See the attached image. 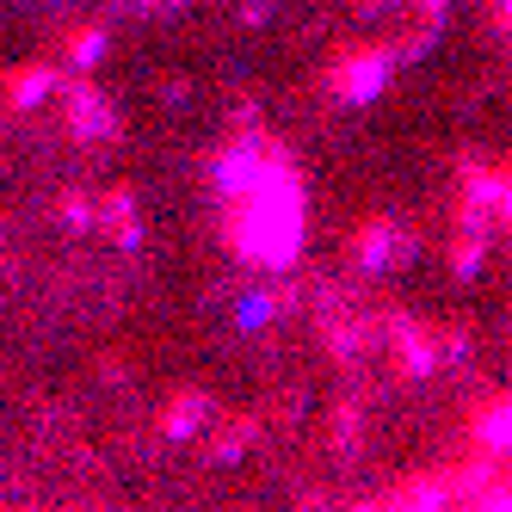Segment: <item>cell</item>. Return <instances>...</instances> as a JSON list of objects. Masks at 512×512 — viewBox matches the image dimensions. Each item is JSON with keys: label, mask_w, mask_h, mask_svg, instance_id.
Returning <instances> with one entry per match:
<instances>
[{"label": "cell", "mask_w": 512, "mask_h": 512, "mask_svg": "<svg viewBox=\"0 0 512 512\" xmlns=\"http://www.w3.org/2000/svg\"><path fill=\"white\" fill-rule=\"evenodd\" d=\"M247 204V229L235 223V247L247 253L253 266H290L303 241V210H297V179L284 167H260L241 186Z\"/></svg>", "instance_id": "1"}, {"label": "cell", "mask_w": 512, "mask_h": 512, "mask_svg": "<svg viewBox=\"0 0 512 512\" xmlns=\"http://www.w3.org/2000/svg\"><path fill=\"white\" fill-rule=\"evenodd\" d=\"M383 75H389V56H358V68H352V75L340 81V99H371L377 87H383Z\"/></svg>", "instance_id": "2"}, {"label": "cell", "mask_w": 512, "mask_h": 512, "mask_svg": "<svg viewBox=\"0 0 512 512\" xmlns=\"http://www.w3.org/2000/svg\"><path fill=\"white\" fill-rule=\"evenodd\" d=\"M50 87H56V75H50V68H25V75L13 81V112H31V105H38Z\"/></svg>", "instance_id": "3"}, {"label": "cell", "mask_w": 512, "mask_h": 512, "mask_svg": "<svg viewBox=\"0 0 512 512\" xmlns=\"http://www.w3.org/2000/svg\"><path fill=\"white\" fill-rule=\"evenodd\" d=\"M105 112H112V105H105V99H93V93H75V130L81 136H105V130H112V118H105Z\"/></svg>", "instance_id": "4"}, {"label": "cell", "mask_w": 512, "mask_h": 512, "mask_svg": "<svg viewBox=\"0 0 512 512\" xmlns=\"http://www.w3.org/2000/svg\"><path fill=\"white\" fill-rule=\"evenodd\" d=\"M395 247V229L389 223H371L364 229V241H358V253H364V266H383V253Z\"/></svg>", "instance_id": "5"}, {"label": "cell", "mask_w": 512, "mask_h": 512, "mask_svg": "<svg viewBox=\"0 0 512 512\" xmlns=\"http://www.w3.org/2000/svg\"><path fill=\"white\" fill-rule=\"evenodd\" d=\"M68 56H75V68H93L105 56V31H75V44H68Z\"/></svg>", "instance_id": "6"}, {"label": "cell", "mask_w": 512, "mask_h": 512, "mask_svg": "<svg viewBox=\"0 0 512 512\" xmlns=\"http://www.w3.org/2000/svg\"><path fill=\"white\" fill-rule=\"evenodd\" d=\"M198 420H204V401H179V414L167 420V432H173V438H186V432H192Z\"/></svg>", "instance_id": "7"}, {"label": "cell", "mask_w": 512, "mask_h": 512, "mask_svg": "<svg viewBox=\"0 0 512 512\" xmlns=\"http://www.w3.org/2000/svg\"><path fill=\"white\" fill-rule=\"evenodd\" d=\"M494 512H506V500H500V494H494Z\"/></svg>", "instance_id": "8"}]
</instances>
